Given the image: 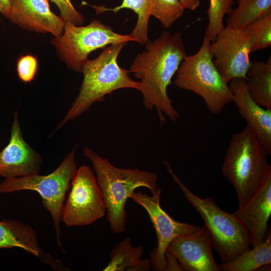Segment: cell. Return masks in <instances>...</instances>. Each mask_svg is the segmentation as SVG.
<instances>
[{
	"mask_svg": "<svg viewBox=\"0 0 271 271\" xmlns=\"http://www.w3.org/2000/svg\"><path fill=\"white\" fill-rule=\"evenodd\" d=\"M209 234L204 226L194 232L178 236L168 245L166 251L175 256L185 271H220L212 253Z\"/></svg>",
	"mask_w": 271,
	"mask_h": 271,
	"instance_id": "14",
	"label": "cell"
},
{
	"mask_svg": "<svg viewBox=\"0 0 271 271\" xmlns=\"http://www.w3.org/2000/svg\"><path fill=\"white\" fill-rule=\"evenodd\" d=\"M165 256L167 260V267L165 271L183 270L178 261L174 255L166 251Z\"/></svg>",
	"mask_w": 271,
	"mask_h": 271,
	"instance_id": "28",
	"label": "cell"
},
{
	"mask_svg": "<svg viewBox=\"0 0 271 271\" xmlns=\"http://www.w3.org/2000/svg\"><path fill=\"white\" fill-rule=\"evenodd\" d=\"M42 162L39 153L24 139L17 110L9 142L0 152V176L11 178L39 174Z\"/></svg>",
	"mask_w": 271,
	"mask_h": 271,
	"instance_id": "13",
	"label": "cell"
},
{
	"mask_svg": "<svg viewBox=\"0 0 271 271\" xmlns=\"http://www.w3.org/2000/svg\"><path fill=\"white\" fill-rule=\"evenodd\" d=\"M271 263V232L266 239L230 261L221 263L220 270L224 271H254Z\"/></svg>",
	"mask_w": 271,
	"mask_h": 271,
	"instance_id": "20",
	"label": "cell"
},
{
	"mask_svg": "<svg viewBox=\"0 0 271 271\" xmlns=\"http://www.w3.org/2000/svg\"><path fill=\"white\" fill-rule=\"evenodd\" d=\"M211 42L204 36L202 44L195 54L186 55L174 81L178 87L193 92L204 100L212 114L221 112L232 100V93L215 67L209 51Z\"/></svg>",
	"mask_w": 271,
	"mask_h": 271,
	"instance_id": "6",
	"label": "cell"
},
{
	"mask_svg": "<svg viewBox=\"0 0 271 271\" xmlns=\"http://www.w3.org/2000/svg\"><path fill=\"white\" fill-rule=\"evenodd\" d=\"M1 21V19H0V21Z\"/></svg>",
	"mask_w": 271,
	"mask_h": 271,
	"instance_id": "32",
	"label": "cell"
},
{
	"mask_svg": "<svg viewBox=\"0 0 271 271\" xmlns=\"http://www.w3.org/2000/svg\"><path fill=\"white\" fill-rule=\"evenodd\" d=\"M21 248L36 257L44 253L39 246L35 230L30 225L12 219L0 221V249Z\"/></svg>",
	"mask_w": 271,
	"mask_h": 271,
	"instance_id": "17",
	"label": "cell"
},
{
	"mask_svg": "<svg viewBox=\"0 0 271 271\" xmlns=\"http://www.w3.org/2000/svg\"><path fill=\"white\" fill-rule=\"evenodd\" d=\"M266 156L255 133L247 125L232 136L221 172L234 187L239 206L254 194L271 167Z\"/></svg>",
	"mask_w": 271,
	"mask_h": 271,
	"instance_id": "4",
	"label": "cell"
},
{
	"mask_svg": "<svg viewBox=\"0 0 271 271\" xmlns=\"http://www.w3.org/2000/svg\"><path fill=\"white\" fill-rule=\"evenodd\" d=\"M143 251L142 246H132L130 237H126L114 247L110 254V261L103 270L149 271L150 260L141 258Z\"/></svg>",
	"mask_w": 271,
	"mask_h": 271,
	"instance_id": "19",
	"label": "cell"
},
{
	"mask_svg": "<svg viewBox=\"0 0 271 271\" xmlns=\"http://www.w3.org/2000/svg\"><path fill=\"white\" fill-rule=\"evenodd\" d=\"M11 0H0V13L9 19L11 10Z\"/></svg>",
	"mask_w": 271,
	"mask_h": 271,
	"instance_id": "30",
	"label": "cell"
},
{
	"mask_svg": "<svg viewBox=\"0 0 271 271\" xmlns=\"http://www.w3.org/2000/svg\"><path fill=\"white\" fill-rule=\"evenodd\" d=\"M106 212L93 172L88 166H80L71 182L61 220L69 227L87 226L104 217Z\"/></svg>",
	"mask_w": 271,
	"mask_h": 271,
	"instance_id": "9",
	"label": "cell"
},
{
	"mask_svg": "<svg viewBox=\"0 0 271 271\" xmlns=\"http://www.w3.org/2000/svg\"><path fill=\"white\" fill-rule=\"evenodd\" d=\"M245 80L252 99L261 106L271 109L270 56L266 62H251Z\"/></svg>",
	"mask_w": 271,
	"mask_h": 271,
	"instance_id": "18",
	"label": "cell"
},
{
	"mask_svg": "<svg viewBox=\"0 0 271 271\" xmlns=\"http://www.w3.org/2000/svg\"><path fill=\"white\" fill-rule=\"evenodd\" d=\"M128 42L137 41L130 34L115 33L110 26L96 20L85 26L65 22L63 33L51 40L59 59L69 69L79 73H82L83 64L92 51L111 44Z\"/></svg>",
	"mask_w": 271,
	"mask_h": 271,
	"instance_id": "8",
	"label": "cell"
},
{
	"mask_svg": "<svg viewBox=\"0 0 271 271\" xmlns=\"http://www.w3.org/2000/svg\"><path fill=\"white\" fill-rule=\"evenodd\" d=\"M161 190L158 188L152 196L135 191L130 196V198L146 210L156 231L157 245L151 251L150 260L151 268L156 271H165L166 249L175 238L194 232L200 228L177 221L170 216L161 207Z\"/></svg>",
	"mask_w": 271,
	"mask_h": 271,
	"instance_id": "10",
	"label": "cell"
},
{
	"mask_svg": "<svg viewBox=\"0 0 271 271\" xmlns=\"http://www.w3.org/2000/svg\"><path fill=\"white\" fill-rule=\"evenodd\" d=\"M38 68L36 57L27 55L19 58L17 62L19 78L25 83L31 82L34 78Z\"/></svg>",
	"mask_w": 271,
	"mask_h": 271,
	"instance_id": "26",
	"label": "cell"
},
{
	"mask_svg": "<svg viewBox=\"0 0 271 271\" xmlns=\"http://www.w3.org/2000/svg\"><path fill=\"white\" fill-rule=\"evenodd\" d=\"M59 8L61 18L64 22H69L76 26H82L84 19L82 15L78 12L70 0H50Z\"/></svg>",
	"mask_w": 271,
	"mask_h": 271,
	"instance_id": "27",
	"label": "cell"
},
{
	"mask_svg": "<svg viewBox=\"0 0 271 271\" xmlns=\"http://www.w3.org/2000/svg\"><path fill=\"white\" fill-rule=\"evenodd\" d=\"M164 164L188 202L201 216L211 238L212 247L221 263L233 260L251 246L248 235L233 213L220 208L210 197L201 198L193 193L173 171L169 163Z\"/></svg>",
	"mask_w": 271,
	"mask_h": 271,
	"instance_id": "5",
	"label": "cell"
},
{
	"mask_svg": "<svg viewBox=\"0 0 271 271\" xmlns=\"http://www.w3.org/2000/svg\"><path fill=\"white\" fill-rule=\"evenodd\" d=\"M126 43L110 45L97 58L84 62L82 70L83 79L79 94L55 131L69 120L79 117L95 102L103 101L107 94L122 88L139 89L140 82L132 79L129 76V70L121 68L117 63L118 56Z\"/></svg>",
	"mask_w": 271,
	"mask_h": 271,
	"instance_id": "3",
	"label": "cell"
},
{
	"mask_svg": "<svg viewBox=\"0 0 271 271\" xmlns=\"http://www.w3.org/2000/svg\"><path fill=\"white\" fill-rule=\"evenodd\" d=\"M83 154L92 162L111 230L115 233L124 232L127 199L141 187L148 188L152 194L155 193L158 189L157 174L139 169L116 167L108 159L87 147L84 149Z\"/></svg>",
	"mask_w": 271,
	"mask_h": 271,
	"instance_id": "2",
	"label": "cell"
},
{
	"mask_svg": "<svg viewBox=\"0 0 271 271\" xmlns=\"http://www.w3.org/2000/svg\"><path fill=\"white\" fill-rule=\"evenodd\" d=\"M234 3V0H209L207 11L208 23L205 36L211 42L214 41L217 35L225 27L223 21L224 17L231 14Z\"/></svg>",
	"mask_w": 271,
	"mask_h": 271,
	"instance_id": "23",
	"label": "cell"
},
{
	"mask_svg": "<svg viewBox=\"0 0 271 271\" xmlns=\"http://www.w3.org/2000/svg\"><path fill=\"white\" fill-rule=\"evenodd\" d=\"M184 8L179 0H151V16L169 29L183 15Z\"/></svg>",
	"mask_w": 271,
	"mask_h": 271,
	"instance_id": "25",
	"label": "cell"
},
{
	"mask_svg": "<svg viewBox=\"0 0 271 271\" xmlns=\"http://www.w3.org/2000/svg\"><path fill=\"white\" fill-rule=\"evenodd\" d=\"M233 214L245 229L251 246L254 247L266 239L271 215V167L254 194Z\"/></svg>",
	"mask_w": 271,
	"mask_h": 271,
	"instance_id": "12",
	"label": "cell"
},
{
	"mask_svg": "<svg viewBox=\"0 0 271 271\" xmlns=\"http://www.w3.org/2000/svg\"><path fill=\"white\" fill-rule=\"evenodd\" d=\"M76 150V147L64 157L58 167L48 175L5 178L0 183V194L31 190L40 195L43 206L51 215L57 244L63 250L60 222L66 195L78 170L75 162Z\"/></svg>",
	"mask_w": 271,
	"mask_h": 271,
	"instance_id": "7",
	"label": "cell"
},
{
	"mask_svg": "<svg viewBox=\"0 0 271 271\" xmlns=\"http://www.w3.org/2000/svg\"><path fill=\"white\" fill-rule=\"evenodd\" d=\"M227 20L226 26L242 30L271 13V0H243Z\"/></svg>",
	"mask_w": 271,
	"mask_h": 271,
	"instance_id": "22",
	"label": "cell"
},
{
	"mask_svg": "<svg viewBox=\"0 0 271 271\" xmlns=\"http://www.w3.org/2000/svg\"><path fill=\"white\" fill-rule=\"evenodd\" d=\"M232 100L240 116L255 133L267 155H271V109L256 103L250 97L245 80L236 78L228 83Z\"/></svg>",
	"mask_w": 271,
	"mask_h": 271,
	"instance_id": "16",
	"label": "cell"
},
{
	"mask_svg": "<svg viewBox=\"0 0 271 271\" xmlns=\"http://www.w3.org/2000/svg\"><path fill=\"white\" fill-rule=\"evenodd\" d=\"M186 55L182 33L164 31L147 43L146 50L135 57L130 67V72L141 80L138 90L145 108L156 109L161 125L167 117L175 122L179 118L167 89Z\"/></svg>",
	"mask_w": 271,
	"mask_h": 271,
	"instance_id": "1",
	"label": "cell"
},
{
	"mask_svg": "<svg viewBox=\"0 0 271 271\" xmlns=\"http://www.w3.org/2000/svg\"><path fill=\"white\" fill-rule=\"evenodd\" d=\"M213 62L226 82L246 79L251 61L250 38L242 30L226 26L209 46Z\"/></svg>",
	"mask_w": 271,
	"mask_h": 271,
	"instance_id": "11",
	"label": "cell"
},
{
	"mask_svg": "<svg viewBox=\"0 0 271 271\" xmlns=\"http://www.w3.org/2000/svg\"><path fill=\"white\" fill-rule=\"evenodd\" d=\"M151 0H122L121 4L114 8H107L103 6H94L97 14L105 12L117 13L123 9L132 10L138 15V20L135 27L130 33L141 44H147L148 39V25L151 16Z\"/></svg>",
	"mask_w": 271,
	"mask_h": 271,
	"instance_id": "21",
	"label": "cell"
},
{
	"mask_svg": "<svg viewBox=\"0 0 271 271\" xmlns=\"http://www.w3.org/2000/svg\"><path fill=\"white\" fill-rule=\"evenodd\" d=\"M242 30L249 36L251 53L271 46V13L249 24Z\"/></svg>",
	"mask_w": 271,
	"mask_h": 271,
	"instance_id": "24",
	"label": "cell"
},
{
	"mask_svg": "<svg viewBox=\"0 0 271 271\" xmlns=\"http://www.w3.org/2000/svg\"><path fill=\"white\" fill-rule=\"evenodd\" d=\"M242 1H243V0H237L238 4L240 3Z\"/></svg>",
	"mask_w": 271,
	"mask_h": 271,
	"instance_id": "31",
	"label": "cell"
},
{
	"mask_svg": "<svg viewBox=\"0 0 271 271\" xmlns=\"http://www.w3.org/2000/svg\"><path fill=\"white\" fill-rule=\"evenodd\" d=\"M9 19L23 29L50 33L57 37L64 32V22L53 13L48 0H11Z\"/></svg>",
	"mask_w": 271,
	"mask_h": 271,
	"instance_id": "15",
	"label": "cell"
},
{
	"mask_svg": "<svg viewBox=\"0 0 271 271\" xmlns=\"http://www.w3.org/2000/svg\"><path fill=\"white\" fill-rule=\"evenodd\" d=\"M184 9L195 10L200 5L201 0H179Z\"/></svg>",
	"mask_w": 271,
	"mask_h": 271,
	"instance_id": "29",
	"label": "cell"
}]
</instances>
